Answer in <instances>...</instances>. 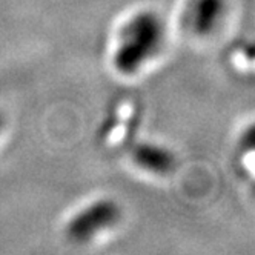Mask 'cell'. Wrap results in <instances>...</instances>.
Returning a JSON list of instances; mask_svg holds the SVG:
<instances>
[{
  "label": "cell",
  "mask_w": 255,
  "mask_h": 255,
  "mask_svg": "<svg viewBox=\"0 0 255 255\" xmlns=\"http://www.w3.org/2000/svg\"><path fill=\"white\" fill-rule=\"evenodd\" d=\"M165 40V25L154 11H140L122 28L114 51V66L125 76H131L148 63Z\"/></svg>",
  "instance_id": "cell-1"
},
{
  "label": "cell",
  "mask_w": 255,
  "mask_h": 255,
  "mask_svg": "<svg viewBox=\"0 0 255 255\" xmlns=\"http://www.w3.org/2000/svg\"><path fill=\"white\" fill-rule=\"evenodd\" d=\"M120 220V208L113 200H97L71 218L66 235L72 242H88Z\"/></svg>",
  "instance_id": "cell-2"
},
{
  "label": "cell",
  "mask_w": 255,
  "mask_h": 255,
  "mask_svg": "<svg viewBox=\"0 0 255 255\" xmlns=\"http://www.w3.org/2000/svg\"><path fill=\"white\" fill-rule=\"evenodd\" d=\"M226 0H194L189 9V23L195 34L209 35L222 22Z\"/></svg>",
  "instance_id": "cell-3"
},
{
  "label": "cell",
  "mask_w": 255,
  "mask_h": 255,
  "mask_svg": "<svg viewBox=\"0 0 255 255\" xmlns=\"http://www.w3.org/2000/svg\"><path fill=\"white\" fill-rule=\"evenodd\" d=\"M132 160L141 169L158 175L169 174L175 165V155L169 149L154 143H140L135 146Z\"/></svg>",
  "instance_id": "cell-4"
},
{
  "label": "cell",
  "mask_w": 255,
  "mask_h": 255,
  "mask_svg": "<svg viewBox=\"0 0 255 255\" xmlns=\"http://www.w3.org/2000/svg\"><path fill=\"white\" fill-rule=\"evenodd\" d=\"M3 128V117H2V114H0V129Z\"/></svg>",
  "instance_id": "cell-5"
}]
</instances>
